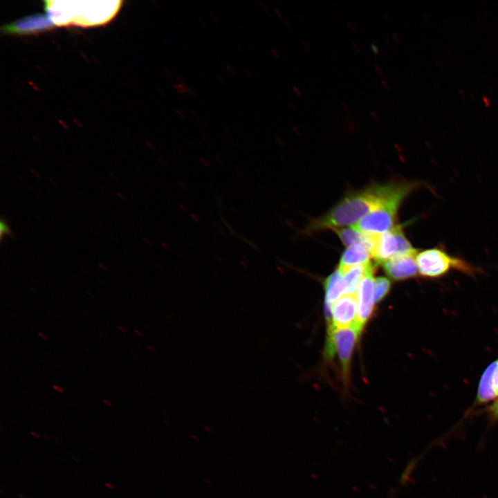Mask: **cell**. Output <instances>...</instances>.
<instances>
[{
    "mask_svg": "<svg viewBox=\"0 0 498 498\" xmlns=\"http://www.w3.org/2000/svg\"><path fill=\"white\" fill-rule=\"evenodd\" d=\"M421 185L419 181H392L350 192L322 216L311 221L306 232L333 230L356 223L384 202L401 194H410Z\"/></svg>",
    "mask_w": 498,
    "mask_h": 498,
    "instance_id": "cell-1",
    "label": "cell"
},
{
    "mask_svg": "<svg viewBox=\"0 0 498 498\" xmlns=\"http://www.w3.org/2000/svg\"><path fill=\"white\" fill-rule=\"evenodd\" d=\"M46 14L56 26L84 27L104 24L118 12L121 1H45Z\"/></svg>",
    "mask_w": 498,
    "mask_h": 498,
    "instance_id": "cell-2",
    "label": "cell"
},
{
    "mask_svg": "<svg viewBox=\"0 0 498 498\" xmlns=\"http://www.w3.org/2000/svg\"><path fill=\"white\" fill-rule=\"evenodd\" d=\"M416 261L418 273L424 277H441L451 270L474 275L476 269L465 261L448 254L439 248L418 251Z\"/></svg>",
    "mask_w": 498,
    "mask_h": 498,
    "instance_id": "cell-3",
    "label": "cell"
},
{
    "mask_svg": "<svg viewBox=\"0 0 498 498\" xmlns=\"http://www.w3.org/2000/svg\"><path fill=\"white\" fill-rule=\"evenodd\" d=\"M409 196L401 194L382 203L352 225L360 232L369 234H381L391 230L396 225L400 205Z\"/></svg>",
    "mask_w": 498,
    "mask_h": 498,
    "instance_id": "cell-4",
    "label": "cell"
},
{
    "mask_svg": "<svg viewBox=\"0 0 498 498\" xmlns=\"http://www.w3.org/2000/svg\"><path fill=\"white\" fill-rule=\"evenodd\" d=\"M416 250L405 235L403 226L396 225L391 230L378 235L371 256L376 263L383 264L394 255Z\"/></svg>",
    "mask_w": 498,
    "mask_h": 498,
    "instance_id": "cell-5",
    "label": "cell"
},
{
    "mask_svg": "<svg viewBox=\"0 0 498 498\" xmlns=\"http://www.w3.org/2000/svg\"><path fill=\"white\" fill-rule=\"evenodd\" d=\"M361 328L358 326L335 328L329 326L326 344V353L332 356L338 354L344 373L347 372L352 351Z\"/></svg>",
    "mask_w": 498,
    "mask_h": 498,
    "instance_id": "cell-6",
    "label": "cell"
},
{
    "mask_svg": "<svg viewBox=\"0 0 498 498\" xmlns=\"http://www.w3.org/2000/svg\"><path fill=\"white\" fill-rule=\"evenodd\" d=\"M374 271V266L369 261L358 288V324L360 328L369 317L376 301Z\"/></svg>",
    "mask_w": 498,
    "mask_h": 498,
    "instance_id": "cell-7",
    "label": "cell"
},
{
    "mask_svg": "<svg viewBox=\"0 0 498 498\" xmlns=\"http://www.w3.org/2000/svg\"><path fill=\"white\" fill-rule=\"evenodd\" d=\"M331 320V326L335 328L359 326L357 293L345 294L333 304Z\"/></svg>",
    "mask_w": 498,
    "mask_h": 498,
    "instance_id": "cell-8",
    "label": "cell"
},
{
    "mask_svg": "<svg viewBox=\"0 0 498 498\" xmlns=\"http://www.w3.org/2000/svg\"><path fill=\"white\" fill-rule=\"evenodd\" d=\"M54 26L47 14L37 13L5 24L1 30L6 34L31 35L50 30Z\"/></svg>",
    "mask_w": 498,
    "mask_h": 498,
    "instance_id": "cell-9",
    "label": "cell"
},
{
    "mask_svg": "<svg viewBox=\"0 0 498 498\" xmlns=\"http://www.w3.org/2000/svg\"><path fill=\"white\" fill-rule=\"evenodd\" d=\"M414 252L396 255L382 264L385 273L395 280H403L417 275L418 268Z\"/></svg>",
    "mask_w": 498,
    "mask_h": 498,
    "instance_id": "cell-10",
    "label": "cell"
},
{
    "mask_svg": "<svg viewBox=\"0 0 498 498\" xmlns=\"http://www.w3.org/2000/svg\"><path fill=\"white\" fill-rule=\"evenodd\" d=\"M498 398V359L491 362L480 378L474 407L495 400Z\"/></svg>",
    "mask_w": 498,
    "mask_h": 498,
    "instance_id": "cell-11",
    "label": "cell"
},
{
    "mask_svg": "<svg viewBox=\"0 0 498 498\" xmlns=\"http://www.w3.org/2000/svg\"><path fill=\"white\" fill-rule=\"evenodd\" d=\"M325 311L328 319L331 316V306L343 294H347V286L338 269L329 275L325 282Z\"/></svg>",
    "mask_w": 498,
    "mask_h": 498,
    "instance_id": "cell-12",
    "label": "cell"
},
{
    "mask_svg": "<svg viewBox=\"0 0 498 498\" xmlns=\"http://www.w3.org/2000/svg\"><path fill=\"white\" fill-rule=\"evenodd\" d=\"M370 251L361 243L351 245L347 248L340 258L338 269L342 270L359 264L369 262Z\"/></svg>",
    "mask_w": 498,
    "mask_h": 498,
    "instance_id": "cell-13",
    "label": "cell"
},
{
    "mask_svg": "<svg viewBox=\"0 0 498 498\" xmlns=\"http://www.w3.org/2000/svg\"><path fill=\"white\" fill-rule=\"evenodd\" d=\"M366 264L351 266L344 270H339L347 286V294L357 293L358 288L366 270Z\"/></svg>",
    "mask_w": 498,
    "mask_h": 498,
    "instance_id": "cell-14",
    "label": "cell"
},
{
    "mask_svg": "<svg viewBox=\"0 0 498 498\" xmlns=\"http://www.w3.org/2000/svg\"><path fill=\"white\" fill-rule=\"evenodd\" d=\"M390 288V282L388 279L379 277L375 280V299L376 301L382 299Z\"/></svg>",
    "mask_w": 498,
    "mask_h": 498,
    "instance_id": "cell-15",
    "label": "cell"
},
{
    "mask_svg": "<svg viewBox=\"0 0 498 498\" xmlns=\"http://www.w3.org/2000/svg\"><path fill=\"white\" fill-rule=\"evenodd\" d=\"M485 414L488 421V427H492L498 423V398L490 405L486 407L481 411Z\"/></svg>",
    "mask_w": 498,
    "mask_h": 498,
    "instance_id": "cell-16",
    "label": "cell"
},
{
    "mask_svg": "<svg viewBox=\"0 0 498 498\" xmlns=\"http://www.w3.org/2000/svg\"><path fill=\"white\" fill-rule=\"evenodd\" d=\"M5 237H14L13 232L12 231L8 221L4 218L1 217L0 220V240L1 242Z\"/></svg>",
    "mask_w": 498,
    "mask_h": 498,
    "instance_id": "cell-17",
    "label": "cell"
},
{
    "mask_svg": "<svg viewBox=\"0 0 498 498\" xmlns=\"http://www.w3.org/2000/svg\"><path fill=\"white\" fill-rule=\"evenodd\" d=\"M174 89L181 94H190L192 95H196V93L193 89H192L190 86H186L183 82H178L174 84Z\"/></svg>",
    "mask_w": 498,
    "mask_h": 498,
    "instance_id": "cell-18",
    "label": "cell"
},
{
    "mask_svg": "<svg viewBox=\"0 0 498 498\" xmlns=\"http://www.w3.org/2000/svg\"><path fill=\"white\" fill-rule=\"evenodd\" d=\"M370 47H371L372 52L375 55H378L380 53V49L376 43H371L370 45Z\"/></svg>",
    "mask_w": 498,
    "mask_h": 498,
    "instance_id": "cell-19",
    "label": "cell"
},
{
    "mask_svg": "<svg viewBox=\"0 0 498 498\" xmlns=\"http://www.w3.org/2000/svg\"><path fill=\"white\" fill-rule=\"evenodd\" d=\"M175 112L181 118H184L185 117V114L184 111L179 108H176Z\"/></svg>",
    "mask_w": 498,
    "mask_h": 498,
    "instance_id": "cell-20",
    "label": "cell"
},
{
    "mask_svg": "<svg viewBox=\"0 0 498 498\" xmlns=\"http://www.w3.org/2000/svg\"><path fill=\"white\" fill-rule=\"evenodd\" d=\"M370 115L375 120L378 121L380 119L379 114L374 111H370Z\"/></svg>",
    "mask_w": 498,
    "mask_h": 498,
    "instance_id": "cell-21",
    "label": "cell"
},
{
    "mask_svg": "<svg viewBox=\"0 0 498 498\" xmlns=\"http://www.w3.org/2000/svg\"><path fill=\"white\" fill-rule=\"evenodd\" d=\"M53 389H55L56 391H57L59 394L64 393V390L62 389V387H61L60 386H59L57 385H53Z\"/></svg>",
    "mask_w": 498,
    "mask_h": 498,
    "instance_id": "cell-22",
    "label": "cell"
},
{
    "mask_svg": "<svg viewBox=\"0 0 498 498\" xmlns=\"http://www.w3.org/2000/svg\"><path fill=\"white\" fill-rule=\"evenodd\" d=\"M104 486H105V487H106L107 488H108V489H109V490H113L116 489V486H115L112 483H111V482H109V481H106V482L104 483Z\"/></svg>",
    "mask_w": 498,
    "mask_h": 498,
    "instance_id": "cell-23",
    "label": "cell"
},
{
    "mask_svg": "<svg viewBox=\"0 0 498 498\" xmlns=\"http://www.w3.org/2000/svg\"><path fill=\"white\" fill-rule=\"evenodd\" d=\"M102 401V403H103L105 406H107V407H113L112 403H111V401H109V400H107V399H106V398H103Z\"/></svg>",
    "mask_w": 498,
    "mask_h": 498,
    "instance_id": "cell-24",
    "label": "cell"
},
{
    "mask_svg": "<svg viewBox=\"0 0 498 498\" xmlns=\"http://www.w3.org/2000/svg\"><path fill=\"white\" fill-rule=\"evenodd\" d=\"M225 68L228 71V72H229L230 74H232V75H234V72H235V71H234L233 67L231 66L230 65H229V64H225Z\"/></svg>",
    "mask_w": 498,
    "mask_h": 498,
    "instance_id": "cell-25",
    "label": "cell"
},
{
    "mask_svg": "<svg viewBox=\"0 0 498 498\" xmlns=\"http://www.w3.org/2000/svg\"><path fill=\"white\" fill-rule=\"evenodd\" d=\"M391 35H392L393 38L397 43L400 42V37L398 35H397L396 33H392Z\"/></svg>",
    "mask_w": 498,
    "mask_h": 498,
    "instance_id": "cell-26",
    "label": "cell"
},
{
    "mask_svg": "<svg viewBox=\"0 0 498 498\" xmlns=\"http://www.w3.org/2000/svg\"><path fill=\"white\" fill-rule=\"evenodd\" d=\"M380 82L385 89H389V85L385 80L381 79Z\"/></svg>",
    "mask_w": 498,
    "mask_h": 498,
    "instance_id": "cell-27",
    "label": "cell"
},
{
    "mask_svg": "<svg viewBox=\"0 0 498 498\" xmlns=\"http://www.w3.org/2000/svg\"><path fill=\"white\" fill-rule=\"evenodd\" d=\"M117 329L123 333H127V329L123 326L118 325Z\"/></svg>",
    "mask_w": 498,
    "mask_h": 498,
    "instance_id": "cell-28",
    "label": "cell"
},
{
    "mask_svg": "<svg viewBox=\"0 0 498 498\" xmlns=\"http://www.w3.org/2000/svg\"><path fill=\"white\" fill-rule=\"evenodd\" d=\"M293 90L294 91V92H295L297 95L300 96V95H302V91H300V89H299L297 86H293Z\"/></svg>",
    "mask_w": 498,
    "mask_h": 498,
    "instance_id": "cell-29",
    "label": "cell"
},
{
    "mask_svg": "<svg viewBox=\"0 0 498 498\" xmlns=\"http://www.w3.org/2000/svg\"><path fill=\"white\" fill-rule=\"evenodd\" d=\"M270 51H271V53L273 54V55H274L275 57H277V58H279V54L278 51H277L275 48H270Z\"/></svg>",
    "mask_w": 498,
    "mask_h": 498,
    "instance_id": "cell-30",
    "label": "cell"
},
{
    "mask_svg": "<svg viewBox=\"0 0 498 498\" xmlns=\"http://www.w3.org/2000/svg\"><path fill=\"white\" fill-rule=\"evenodd\" d=\"M30 434L31 436H33L35 437V439H39L41 438V435H40L39 433H37V432L31 431V432H30Z\"/></svg>",
    "mask_w": 498,
    "mask_h": 498,
    "instance_id": "cell-31",
    "label": "cell"
},
{
    "mask_svg": "<svg viewBox=\"0 0 498 498\" xmlns=\"http://www.w3.org/2000/svg\"><path fill=\"white\" fill-rule=\"evenodd\" d=\"M284 23L285 24V25L287 26V28L288 29H290V30L293 29V26L291 25V24L290 23V21L288 19H284Z\"/></svg>",
    "mask_w": 498,
    "mask_h": 498,
    "instance_id": "cell-32",
    "label": "cell"
},
{
    "mask_svg": "<svg viewBox=\"0 0 498 498\" xmlns=\"http://www.w3.org/2000/svg\"><path fill=\"white\" fill-rule=\"evenodd\" d=\"M302 43L303 44V46H304V48H306V50H311V47H310L308 43L306 40H302Z\"/></svg>",
    "mask_w": 498,
    "mask_h": 498,
    "instance_id": "cell-33",
    "label": "cell"
},
{
    "mask_svg": "<svg viewBox=\"0 0 498 498\" xmlns=\"http://www.w3.org/2000/svg\"><path fill=\"white\" fill-rule=\"evenodd\" d=\"M340 104H341V106L343 107V109H344L346 111H349V106H348L344 101H341V102H340Z\"/></svg>",
    "mask_w": 498,
    "mask_h": 498,
    "instance_id": "cell-34",
    "label": "cell"
},
{
    "mask_svg": "<svg viewBox=\"0 0 498 498\" xmlns=\"http://www.w3.org/2000/svg\"><path fill=\"white\" fill-rule=\"evenodd\" d=\"M374 68L379 75H382L383 74L382 70L379 67V66L374 65Z\"/></svg>",
    "mask_w": 498,
    "mask_h": 498,
    "instance_id": "cell-35",
    "label": "cell"
},
{
    "mask_svg": "<svg viewBox=\"0 0 498 498\" xmlns=\"http://www.w3.org/2000/svg\"><path fill=\"white\" fill-rule=\"evenodd\" d=\"M37 334H38V335H39L42 339H43V340H48V336H47L46 334H44V333H42V332H39Z\"/></svg>",
    "mask_w": 498,
    "mask_h": 498,
    "instance_id": "cell-36",
    "label": "cell"
},
{
    "mask_svg": "<svg viewBox=\"0 0 498 498\" xmlns=\"http://www.w3.org/2000/svg\"><path fill=\"white\" fill-rule=\"evenodd\" d=\"M352 46L356 52H358V53L360 52V48L358 46V44L356 42H352Z\"/></svg>",
    "mask_w": 498,
    "mask_h": 498,
    "instance_id": "cell-37",
    "label": "cell"
},
{
    "mask_svg": "<svg viewBox=\"0 0 498 498\" xmlns=\"http://www.w3.org/2000/svg\"><path fill=\"white\" fill-rule=\"evenodd\" d=\"M259 4L260 7L262 8V10H263L264 12H267V11H268V9H267V8H266V6L262 1L259 2Z\"/></svg>",
    "mask_w": 498,
    "mask_h": 498,
    "instance_id": "cell-38",
    "label": "cell"
},
{
    "mask_svg": "<svg viewBox=\"0 0 498 498\" xmlns=\"http://www.w3.org/2000/svg\"><path fill=\"white\" fill-rule=\"evenodd\" d=\"M244 71L248 77H250V78L252 77V75L250 70H248L247 68H244Z\"/></svg>",
    "mask_w": 498,
    "mask_h": 498,
    "instance_id": "cell-39",
    "label": "cell"
},
{
    "mask_svg": "<svg viewBox=\"0 0 498 498\" xmlns=\"http://www.w3.org/2000/svg\"><path fill=\"white\" fill-rule=\"evenodd\" d=\"M274 10H275V14H276L279 18L282 19V15L281 12L279 11V10L278 8H275Z\"/></svg>",
    "mask_w": 498,
    "mask_h": 498,
    "instance_id": "cell-40",
    "label": "cell"
},
{
    "mask_svg": "<svg viewBox=\"0 0 498 498\" xmlns=\"http://www.w3.org/2000/svg\"><path fill=\"white\" fill-rule=\"evenodd\" d=\"M217 77L221 83L225 84V80L224 79V77L222 75L218 74Z\"/></svg>",
    "mask_w": 498,
    "mask_h": 498,
    "instance_id": "cell-41",
    "label": "cell"
},
{
    "mask_svg": "<svg viewBox=\"0 0 498 498\" xmlns=\"http://www.w3.org/2000/svg\"><path fill=\"white\" fill-rule=\"evenodd\" d=\"M347 24L352 31H355V27L353 26V25L351 24V22L350 21H347Z\"/></svg>",
    "mask_w": 498,
    "mask_h": 498,
    "instance_id": "cell-42",
    "label": "cell"
},
{
    "mask_svg": "<svg viewBox=\"0 0 498 498\" xmlns=\"http://www.w3.org/2000/svg\"><path fill=\"white\" fill-rule=\"evenodd\" d=\"M209 14L210 15L214 21H217L216 17H215V15L212 11H210Z\"/></svg>",
    "mask_w": 498,
    "mask_h": 498,
    "instance_id": "cell-43",
    "label": "cell"
},
{
    "mask_svg": "<svg viewBox=\"0 0 498 498\" xmlns=\"http://www.w3.org/2000/svg\"><path fill=\"white\" fill-rule=\"evenodd\" d=\"M43 437H44L45 439L48 440V441H51V440H52V438H51L49 435H48V434H44V435H43Z\"/></svg>",
    "mask_w": 498,
    "mask_h": 498,
    "instance_id": "cell-44",
    "label": "cell"
},
{
    "mask_svg": "<svg viewBox=\"0 0 498 498\" xmlns=\"http://www.w3.org/2000/svg\"><path fill=\"white\" fill-rule=\"evenodd\" d=\"M293 129L296 132L297 134H300L299 129L297 127H293Z\"/></svg>",
    "mask_w": 498,
    "mask_h": 498,
    "instance_id": "cell-45",
    "label": "cell"
},
{
    "mask_svg": "<svg viewBox=\"0 0 498 498\" xmlns=\"http://www.w3.org/2000/svg\"><path fill=\"white\" fill-rule=\"evenodd\" d=\"M17 496L19 498H28L26 495L21 493H19Z\"/></svg>",
    "mask_w": 498,
    "mask_h": 498,
    "instance_id": "cell-46",
    "label": "cell"
},
{
    "mask_svg": "<svg viewBox=\"0 0 498 498\" xmlns=\"http://www.w3.org/2000/svg\"><path fill=\"white\" fill-rule=\"evenodd\" d=\"M382 37L384 38V39H385L387 42H389L388 37H387L385 34L382 33Z\"/></svg>",
    "mask_w": 498,
    "mask_h": 498,
    "instance_id": "cell-47",
    "label": "cell"
},
{
    "mask_svg": "<svg viewBox=\"0 0 498 498\" xmlns=\"http://www.w3.org/2000/svg\"><path fill=\"white\" fill-rule=\"evenodd\" d=\"M385 17H386L387 19H388V20H389V21H391V19L390 18V16H389V14L385 13Z\"/></svg>",
    "mask_w": 498,
    "mask_h": 498,
    "instance_id": "cell-48",
    "label": "cell"
},
{
    "mask_svg": "<svg viewBox=\"0 0 498 498\" xmlns=\"http://www.w3.org/2000/svg\"><path fill=\"white\" fill-rule=\"evenodd\" d=\"M0 493H1V495H4L5 492H4V491L3 490V489H1V490H0Z\"/></svg>",
    "mask_w": 498,
    "mask_h": 498,
    "instance_id": "cell-49",
    "label": "cell"
}]
</instances>
